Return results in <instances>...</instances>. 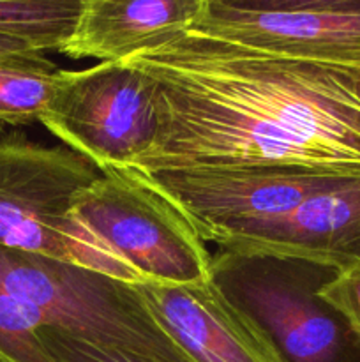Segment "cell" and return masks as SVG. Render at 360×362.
Returning <instances> with one entry per match:
<instances>
[{"mask_svg": "<svg viewBox=\"0 0 360 362\" xmlns=\"http://www.w3.org/2000/svg\"><path fill=\"white\" fill-rule=\"evenodd\" d=\"M217 251L309 262L337 274L360 272V177H344L295 211L261 223Z\"/></svg>", "mask_w": 360, "mask_h": 362, "instance_id": "8", "label": "cell"}, {"mask_svg": "<svg viewBox=\"0 0 360 362\" xmlns=\"http://www.w3.org/2000/svg\"><path fill=\"white\" fill-rule=\"evenodd\" d=\"M166 331L194 362H284L270 336L214 281L136 285Z\"/></svg>", "mask_w": 360, "mask_h": 362, "instance_id": "9", "label": "cell"}, {"mask_svg": "<svg viewBox=\"0 0 360 362\" xmlns=\"http://www.w3.org/2000/svg\"><path fill=\"white\" fill-rule=\"evenodd\" d=\"M83 0H0V35L39 52L62 49L73 37Z\"/></svg>", "mask_w": 360, "mask_h": 362, "instance_id": "13", "label": "cell"}, {"mask_svg": "<svg viewBox=\"0 0 360 362\" xmlns=\"http://www.w3.org/2000/svg\"><path fill=\"white\" fill-rule=\"evenodd\" d=\"M335 276L309 262L212 255V281L263 327L284 362H360V336L320 293Z\"/></svg>", "mask_w": 360, "mask_h": 362, "instance_id": "4", "label": "cell"}, {"mask_svg": "<svg viewBox=\"0 0 360 362\" xmlns=\"http://www.w3.org/2000/svg\"><path fill=\"white\" fill-rule=\"evenodd\" d=\"M101 170L69 147L0 136V246L42 255L143 285L136 271L71 214L74 198Z\"/></svg>", "mask_w": 360, "mask_h": 362, "instance_id": "2", "label": "cell"}, {"mask_svg": "<svg viewBox=\"0 0 360 362\" xmlns=\"http://www.w3.org/2000/svg\"><path fill=\"white\" fill-rule=\"evenodd\" d=\"M154 85L157 134L129 172L306 166L360 175V67L186 32L124 59Z\"/></svg>", "mask_w": 360, "mask_h": 362, "instance_id": "1", "label": "cell"}, {"mask_svg": "<svg viewBox=\"0 0 360 362\" xmlns=\"http://www.w3.org/2000/svg\"><path fill=\"white\" fill-rule=\"evenodd\" d=\"M59 71L35 49L0 55V126L41 120L59 85Z\"/></svg>", "mask_w": 360, "mask_h": 362, "instance_id": "12", "label": "cell"}, {"mask_svg": "<svg viewBox=\"0 0 360 362\" xmlns=\"http://www.w3.org/2000/svg\"><path fill=\"white\" fill-rule=\"evenodd\" d=\"M35 48H32L27 42L20 41V39L6 37V35H0V55H7V53H18V52H34ZM39 52V49H35Z\"/></svg>", "mask_w": 360, "mask_h": 362, "instance_id": "17", "label": "cell"}, {"mask_svg": "<svg viewBox=\"0 0 360 362\" xmlns=\"http://www.w3.org/2000/svg\"><path fill=\"white\" fill-rule=\"evenodd\" d=\"M189 30L292 59L360 67V14L244 13L205 6Z\"/></svg>", "mask_w": 360, "mask_h": 362, "instance_id": "10", "label": "cell"}, {"mask_svg": "<svg viewBox=\"0 0 360 362\" xmlns=\"http://www.w3.org/2000/svg\"><path fill=\"white\" fill-rule=\"evenodd\" d=\"M321 297L341 311L356 334L360 336V272L359 274H337L321 286Z\"/></svg>", "mask_w": 360, "mask_h": 362, "instance_id": "16", "label": "cell"}, {"mask_svg": "<svg viewBox=\"0 0 360 362\" xmlns=\"http://www.w3.org/2000/svg\"><path fill=\"white\" fill-rule=\"evenodd\" d=\"M0 290L27 308L41 329H60L154 362H194L131 283L0 246Z\"/></svg>", "mask_w": 360, "mask_h": 362, "instance_id": "3", "label": "cell"}, {"mask_svg": "<svg viewBox=\"0 0 360 362\" xmlns=\"http://www.w3.org/2000/svg\"><path fill=\"white\" fill-rule=\"evenodd\" d=\"M39 122L101 172L127 170L157 134L154 85L126 60L62 69Z\"/></svg>", "mask_w": 360, "mask_h": 362, "instance_id": "6", "label": "cell"}, {"mask_svg": "<svg viewBox=\"0 0 360 362\" xmlns=\"http://www.w3.org/2000/svg\"><path fill=\"white\" fill-rule=\"evenodd\" d=\"M0 362H9V361H6V359H0ZM46 362H55V361H53V359H52V357H49V356H48V359H46Z\"/></svg>", "mask_w": 360, "mask_h": 362, "instance_id": "18", "label": "cell"}, {"mask_svg": "<svg viewBox=\"0 0 360 362\" xmlns=\"http://www.w3.org/2000/svg\"><path fill=\"white\" fill-rule=\"evenodd\" d=\"M205 6L244 13L360 14V0H205Z\"/></svg>", "mask_w": 360, "mask_h": 362, "instance_id": "15", "label": "cell"}, {"mask_svg": "<svg viewBox=\"0 0 360 362\" xmlns=\"http://www.w3.org/2000/svg\"><path fill=\"white\" fill-rule=\"evenodd\" d=\"M71 214L127 262L143 285L212 281V253L203 239L166 198L134 173L102 170L74 198Z\"/></svg>", "mask_w": 360, "mask_h": 362, "instance_id": "5", "label": "cell"}, {"mask_svg": "<svg viewBox=\"0 0 360 362\" xmlns=\"http://www.w3.org/2000/svg\"><path fill=\"white\" fill-rule=\"evenodd\" d=\"M129 172V170H126ZM143 182L191 223L203 243L226 240L295 211L344 177L306 166H232L140 173Z\"/></svg>", "mask_w": 360, "mask_h": 362, "instance_id": "7", "label": "cell"}, {"mask_svg": "<svg viewBox=\"0 0 360 362\" xmlns=\"http://www.w3.org/2000/svg\"><path fill=\"white\" fill-rule=\"evenodd\" d=\"M35 336L44 352L55 362H154L126 349L104 345L60 329L42 327Z\"/></svg>", "mask_w": 360, "mask_h": 362, "instance_id": "14", "label": "cell"}, {"mask_svg": "<svg viewBox=\"0 0 360 362\" xmlns=\"http://www.w3.org/2000/svg\"><path fill=\"white\" fill-rule=\"evenodd\" d=\"M205 0H83L71 41V59L124 60L189 32Z\"/></svg>", "mask_w": 360, "mask_h": 362, "instance_id": "11", "label": "cell"}]
</instances>
